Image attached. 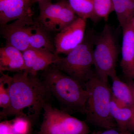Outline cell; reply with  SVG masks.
I'll return each mask as SVG.
<instances>
[{
    "label": "cell",
    "instance_id": "obj_1",
    "mask_svg": "<svg viewBox=\"0 0 134 134\" xmlns=\"http://www.w3.org/2000/svg\"><path fill=\"white\" fill-rule=\"evenodd\" d=\"M1 74L7 84L10 99L8 108L1 111V119L12 116L36 119L44 105L49 103L52 95L44 81L26 70L15 73L12 76L4 72Z\"/></svg>",
    "mask_w": 134,
    "mask_h": 134
},
{
    "label": "cell",
    "instance_id": "obj_2",
    "mask_svg": "<svg viewBox=\"0 0 134 134\" xmlns=\"http://www.w3.org/2000/svg\"><path fill=\"white\" fill-rule=\"evenodd\" d=\"M44 71V81L62 110L85 114L88 92L81 84L53 65Z\"/></svg>",
    "mask_w": 134,
    "mask_h": 134
},
{
    "label": "cell",
    "instance_id": "obj_3",
    "mask_svg": "<svg viewBox=\"0 0 134 134\" xmlns=\"http://www.w3.org/2000/svg\"><path fill=\"white\" fill-rule=\"evenodd\" d=\"M88 92L85 114L87 120L104 129L117 127L110 113L111 88L96 74H92L83 85Z\"/></svg>",
    "mask_w": 134,
    "mask_h": 134
},
{
    "label": "cell",
    "instance_id": "obj_4",
    "mask_svg": "<svg viewBox=\"0 0 134 134\" xmlns=\"http://www.w3.org/2000/svg\"><path fill=\"white\" fill-rule=\"evenodd\" d=\"M93 47L91 35L85 34L83 41L64 58L59 57L54 66L83 86L92 72Z\"/></svg>",
    "mask_w": 134,
    "mask_h": 134
},
{
    "label": "cell",
    "instance_id": "obj_5",
    "mask_svg": "<svg viewBox=\"0 0 134 134\" xmlns=\"http://www.w3.org/2000/svg\"><path fill=\"white\" fill-rule=\"evenodd\" d=\"M43 118L37 134H89L86 122L63 110L53 107L49 103L43 107Z\"/></svg>",
    "mask_w": 134,
    "mask_h": 134
},
{
    "label": "cell",
    "instance_id": "obj_6",
    "mask_svg": "<svg viewBox=\"0 0 134 134\" xmlns=\"http://www.w3.org/2000/svg\"><path fill=\"white\" fill-rule=\"evenodd\" d=\"M117 48L111 28L106 25L96 41L93 53V64L96 74L108 83L109 77L115 74Z\"/></svg>",
    "mask_w": 134,
    "mask_h": 134
},
{
    "label": "cell",
    "instance_id": "obj_7",
    "mask_svg": "<svg viewBox=\"0 0 134 134\" xmlns=\"http://www.w3.org/2000/svg\"><path fill=\"white\" fill-rule=\"evenodd\" d=\"M37 21L48 32H59L78 17L67 1L52 2L39 6Z\"/></svg>",
    "mask_w": 134,
    "mask_h": 134
},
{
    "label": "cell",
    "instance_id": "obj_8",
    "mask_svg": "<svg viewBox=\"0 0 134 134\" xmlns=\"http://www.w3.org/2000/svg\"><path fill=\"white\" fill-rule=\"evenodd\" d=\"M86 21L78 17L57 34L54 40L56 54L67 55L82 42L86 34Z\"/></svg>",
    "mask_w": 134,
    "mask_h": 134
},
{
    "label": "cell",
    "instance_id": "obj_9",
    "mask_svg": "<svg viewBox=\"0 0 134 134\" xmlns=\"http://www.w3.org/2000/svg\"><path fill=\"white\" fill-rule=\"evenodd\" d=\"M34 21L31 16L1 26V34L6 40V45L14 47L22 52L30 48L29 31Z\"/></svg>",
    "mask_w": 134,
    "mask_h": 134
},
{
    "label": "cell",
    "instance_id": "obj_10",
    "mask_svg": "<svg viewBox=\"0 0 134 134\" xmlns=\"http://www.w3.org/2000/svg\"><path fill=\"white\" fill-rule=\"evenodd\" d=\"M32 0H0L1 26L32 16Z\"/></svg>",
    "mask_w": 134,
    "mask_h": 134
},
{
    "label": "cell",
    "instance_id": "obj_11",
    "mask_svg": "<svg viewBox=\"0 0 134 134\" xmlns=\"http://www.w3.org/2000/svg\"><path fill=\"white\" fill-rule=\"evenodd\" d=\"M25 70L30 74L37 76L38 72L44 70L55 64L59 59L56 54L30 48L23 52Z\"/></svg>",
    "mask_w": 134,
    "mask_h": 134
},
{
    "label": "cell",
    "instance_id": "obj_12",
    "mask_svg": "<svg viewBox=\"0 0 134 134\" xmlns=\"http://www.w3.org/2000/svg\"><path fill=\"white\" fill-rule=\"evenodd\" d=\"M122 30V56L120 65L125 76L134 81V32L129 23Z\"/></svg>",
    "mask_w": 134,
    "mask_h": 134
},
{
    "label": "cell",
    "instance_id": "obj_13",
    "mask_svg": "<svg viewBox=\"0 0 134 134\" xmlns=\"http://www.w3.org/2000/svg\"><path fill=\"white\" fill-rule=\"evenodd\" d=\"M23 53L12 46L0 48V72H17L25 70Z\"/></svg>",
    "mask_w": 134,
    "mask_h": 134
},
{
    "label": "cell",
    "instance_id": "obj_14",
    "mask_svg": "<svg viewBox=\"0 0 134 134\" xmlns=\"http://www.w3.org/2000/svg\"><path fill=\"white\" fill-rule=\"evenodd\" d=\"M37 21H34L30 27L29 42L30 48L55 54L54 43Z\"/></svg>",
    "mask_w": 134,
    "mask_h": 134
},
{
    "label": "cell",
    "instance_id": "obj_15",
    "mask_svg": "<svg viewBox=\"0 0 134 134\" xmlns=\"http://www.w3.org/2000/svg\"><path fill=\"white\" fill-rule=\"evenodd\" d=\"M110 78L112 82L111 88L112 98L120 105L130 107L133 110V95L129 84L121 81L116 74Z\"/></svg>",
    "mask_w": 134,
    "mask_h": 134
},
{
    "label": "cell",
    "instance_id": "obj_16",
    "mask_svg": "<svg viewBox=\"0 0 134 134\" xmlns=\"http://www.w3.org/2000/svg\"><path fill=\"white\" fill-rule=\"evenodd\" d=\"M110 113L120 131L133 130L134 112L132 108L120 105L112 98Z\"/></svg>",
    "mask_w": 134,
    "mask_h": 134
},
{
    "label": "cell",
    "instance_id": "obj_17",
    "mask_svg": "<svg viewBox=\"0 0 134 134\" xmlns=\"http://www.w3.org/2000/svg\"><path fill=\"white\" fill-rule=\"evenodd\" d=\"M114 10L123 28L134 16V0H112Z\"/></svg>",
    "mask_w": 134,
    "mask_h": 134
},
{
    "label": "cell",
    "instance_id": "obj_18",
    "mask_svg": "<svg viewBox=\"0 0 134 134\" xmlns=\"http://www.w3.org/2000/svg\"><path fill=\"white\" fill-rule=\"evenodd\" d=\"M94 0H67L70 7L78 17L85 20L97 18L93 10Z\"/></svg>",
    "mask_w": 134,
    "mask_h": 134
},
{
    "label": "cell",
    "instance_id": "obj_19",
    "mask_svg": "<svg viewBox=\"0 0 134 134\" xmlns=\"http://www.w3.org/2000/svg\"><path fill=\"white\" fill-rule=\"evenodd\" d=\"M13 134H32V121L23 116H16L11 120Z\"/></svg>",
    "mask_w": 134,
    "mask_h": 134
},
{
    "label": "cell",
    "instance_id": "obj_20",
    "mask_svg": "<svg viewBox=\"0 0 134 134\" xmlns=\"http://www.w3.org/2000/svg\"><path fill=\"white\" fill-rule=\"evenodd\" d=\"M93 10L97 18L106 20L110 13L114 11L112 0H94Z\"/></svg>",
    "mask_w": 134,
    "mask_h": 134
},
{
    "label": "cell",
    "instance_id": "obj_21",
    "mask_svg": "<svg viewBox=\"0 0 134 134\" xmlns=\"http://www.w3.org/2000/svg\"><path fill=\"white\" fill-rule=\"evenodd\" d=\"M10 99L8 88L6 82L2 77H0V107L1 111H4L9 107Z\"/></svg>",
    "mask_w": 134,
    "mask_h": 134
},
{
    "label": "cell",
    "instance_id": "obj_22",
    "mask_svg": "<svg viewBox=\"0 0 134 134\" xmlns=\"http://www.w3.org/2000/svg\"><path fill=\"white\" fill-rule=\"evenodd\" d=\"M0 134H13L11 121L4 120L1 122Z\"/></svg>",
    "mask_w": 134,
    "mask_h": 134
},
{
    "label": "cell",
    "instance_id": "obj_23",
    "mask_svg": "<svg viewBox=\"0 0 134 134\" xmlns=\"http://www.w3.org/2000/svg\"><path fill=\"white\" fill-rule=\"evenodd\" d=\"M96 134H121L120 131L118 130L115 128L105 129L103 132H97Z\"/></svg>",
    "mask_w": 134,
    "mask_h": 134
},
{
    "label": "cell",
    "instance_id": "obj_24",
    "mask_svg": "<svg viewBox=\"0 0 134 134\" xmlns=\"http://www.w3.org/2000/svg\"><path fill=\"white\" fill-rule=\"evenodd\" d=\"M51 2V0H32V2L37 3L39 6Z\"/></svg>",
    "mask_w": 134,
    "mask_h": 134
},
{
    "label": "cell",
    "instance_id": "obj_25",
    "mask_svg": "<svg viewBox=\"0 0 134 134\" xmlns=\"http://www.w3.org/2000/svg\"><path fill=\"white\" fill-rule=\"evenodd\" d=\"M128 83L129 84V85L131 86V88H132V92H133V95L134 98V104H133V110L134 112V81L133 80H130L128 82ZM133 130H134V125H133Z\"/></svg>",
    "mask_w": 134,
    "mask_h": 134
},
{
    "label": "cell",
    "instance_id": "obj_26",
    "mask_svg": "<svg viewBox=\"0 0 134 134\" xmlns=\"http://www.w3.org/2000/svg\"><path fill=\"white\" fill-rule=\"evenodd\" d=\"M129 24L134 32V16L131 19V21L130 22Z\"/></svg>",
    "mask_w": 134,
    "mask_h": 134
},
{
    "label": "cell",
    "instance_id": "obj_27",
    "mask_svg": "<svg viewBox=\"0 0 134 134\" xmlns=\"http://www.w3.org/2000/svg\"><path fill=\"white\" fill-rule=\"evenodd\" d=\"M120 131L121 134H132L130 131L129 130H122Z\"/></svg>",
    "mask_w": 134,
    "mask_h": 134
},
{
    "label": "cell",
    "instance_id": "obj_28",
    "mask_svg": "<svg viewBox=\"0 0 134 134\" xmlns=\"http://www.w3.org/2000/svg\"><path fill=\"white\" fill-rule=\"evenodd\" d=\"M67 1V0H61L60 1Z\"/></svg>",
    "mask_w": 134,
    "mask_h": 134
},
{
    "label": "cell",
    "instance_id": "obj_29",
    "mask_svg": "<svg viewBox=\"0 0 134 134\" xmlns=\"http://www.w3.org/2000/svg\"><path fill=\"white\" fill-rule=\"evenodd\" d=\"M93 134H96V133H94Z\"/></svg>",
    "mask_w": 134,
    "mask_h": 134
}]
</instances>
